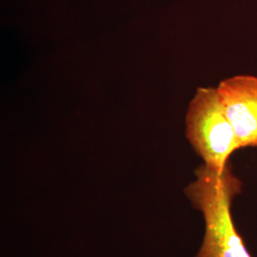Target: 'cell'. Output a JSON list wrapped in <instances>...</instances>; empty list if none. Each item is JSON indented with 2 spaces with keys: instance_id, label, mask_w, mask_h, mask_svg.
<instances>
[{
  "instance_id": "cell-1",
  "label": "cell",
  "mask_w": 257,
  "mask_h": 257,
  "mask_svg": "<svg viewBox=\"0 0 257 257\" xmlns=\"http://www.w3.org/2000/svg\"><path fill=\"white\" fill-rule=\"evenodd\" d=\"M241 191L242 182L230 163L221 171L205 164L196 169L195 180L185 189L205 221L202 244L195 257H251L231 217L233 199Z\"/></svg>"
},
{
  "instance_id": "cell-2",
  "label": "cell",
  "mask_w": 257,
  "mask_h": 257,
  "mask_svg": "<svg viewBox=\"0 0 257 257\" xmlns=\"http://www.w3.org/2000/svg\"><path fill=\"white\" fill-rule=\"evenodd\" d=\"M186 137L203 164L224 170L230 156L239 150L216 88H199L190 102L186 115Z\"/></svg>"
},
{
  "instance_id": "cell-3",
  "label": "cell",
  "mask_w": 257,
  "mask_h": 257,
  "mask_svg": "<svg viewBox=\"0 0 257 257\" xmlns=\"http://www.w3.org/2000/svg\"><path fill=\"white\" fill-rule=\"evenodd\" d=\"M239 149L257 147V76L238 74L216 88Z\"/></svg>"
}]
</instances>
